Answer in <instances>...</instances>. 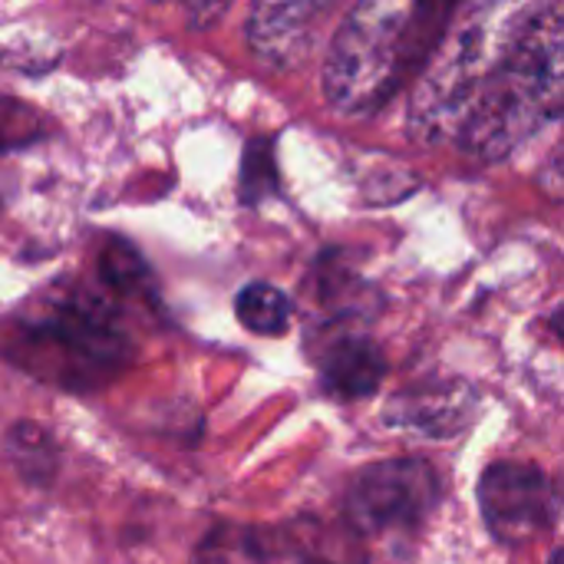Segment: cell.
I'll return each instance as SVG.
<instances>
[{"label":"cell","mask_w":564,"mask_h":564,"mask_svg":"<svg viewBox=\"0 0 564 564\" xmlns=\"http://www.w3.org/2000/svg\"><path fill=\"white\" fill-rule=\"evenodd\" d=\"M3 459L23 482L50 486L53 476H56V466H59V449H56L53 436L43 426H36L30 420H20L3 436Z\"/></svg>","instance_id":"cell-11"},{"label":"cell","mask_w":564,"mask_h":564,"mask_svg":"<svg viewBox=\"0 0 564 564\" xmlns=\"http://www.w3.org/2000/svg\"><path fill=\"white\" fill-rule=\"evenodd\" d=\"M327 3L294 0V3H254L245 20V40L258 63L278 73L297 69L317 40V23Z\"/></svg>","instance_id":"cell-9"},{"label":"cell","mask_w":564,"mask_h":564,"mask_svg":"<svg viewBox=\"0 0 564 564\" xmlns=\"http://www.w3.org/2000/svg\"><path fill=\"white\" fill-rule=\"evenodd\" d=\"M482 413V393L466 377H423L400 387L380 410V423L390 433L446 443L476 426Z\"/></svg>","instance_id":"cell-7"},{"label":"cell","mask_w":564,"mask_h":564,"mask_svg":"<svg viewBox=\"0 0 564 564\" xmlns=\"http://www.w3.org/2000/svg\"><path fill=\"white\" fill-rule=\"evenodd\" d=\"M129 334L119 311L86 291L50 294L46 304L23 324L20 367L46 383L73 393H89L112 383L132 360Z\"/></svg>","instance_id":"cell-4"},{"label":"cell","mask_w":564,"mask_h":564,"mask_svg":"<svg viewBox=\"0 0 564 564\" xmlns=\"http://www.w3.org/2000/svg\"><path fill=\"white\" fill-rule=\"evenodd\" d=\"M225 13V7H188V20H192V26H205V20H215V17H221Z\"/></svg>","instance_id":"cell-17"},{"label":"cell","mask_w":564,"mask_h":564,"mask_svg":"<svg viewBox=\"0 0 564 564\" xmlns=\"http://www.w3.org/2000/svg\"><path fill=\"white\" fill-rule=\"evenodd\" d=\"M311 294L327 311L324 324H357L380 311V291L364 281L354 264L340 261V251H324L311 268Z\"/></svg>","instance_id":"cell-10"},{"label":"cell","mask_w":564,"mask_h":564,"mask_svg":"<svg viewBox=\"0 0 564 564\" xmlns=\"http://www.w3.org/2000/svg\"><path fill=\"white\" fill-rule=\"evenodd\" d=\"M235 314L258 337H284L294 324V301L268 281H251L235 294Z\"/></svg>","instance_id":"cell-12"},{"label":"cell","mask_w":564,"mask_h":564,"mask_svg":"<svg viewBox=\"0 0 564 564\" xmlns=\"http://www.w3.org/2000/svg\"><path fill=\"white\" fill-rule=\"evenodd\" d=\"M443 502V476L423 456H393L354 473L344 519L354 535L390 539L420 532Z\"/></svg>","instance_id":"cell-5"},{"label":"cell","mask_w":564,"mask_h":564,"mask_svg":"<svg viewBox=\"0 0 564 564\" xmlns=\"http://www.w3.org/2000/svg\"><path fill=\"white\" fill-rule=\"evenodd\" d=\"M539 3L456 7L440 46L406 93L403 129L420 145L459 142Z\"/></svg>","instance_id":"cell-2"},{"label":"cell","mask_w":564,"mask_h":564,"mask_svg":"<svg viewBox=\"0 0 564 564\" xmlns=\"http://www.w3.org/2000/svg\"><path fill=\"white\" fill-rule=\"evenodd\" d=\"M558 119H564V3H539L459 145L479 162H499Z\"/></svg>","instance_id":"cell-3"},{"label":"cell","mask_w":564,"mask_h":564,"mask_svg":"<svg viewBox=\"0 0 564 564\" xmlns=\"http://www.w3.org/2000/svg\"><path fill=\"white\" fill-rule=\"evenodd\" d=\"M99 278L106 288L126 297L139 301H155V278L149 271V261L139 254L135 245L122 238H109L102 254H99Z\"/></svg>","instance_id":"cell-13"},{"label":"cell","mask_w":564,"mask_h":564,"mask_svg":"<svg viewBox=\"0 0 564 564\" xmlns=\"http://www.w3.org/2000/svg\"><path fill=\"white\" fill-rule=\"evenodd\" d=\"M549 564H564V549H558V552L552 555V562H549Z\"/></svg>","instance_id":"cell-19"},{"label":"cell","mask_w":564,"mask_h":564,"mask_svg":"<svg viewBox=\"0 0 564 564\" xmlns=\"http://www.w3.org/2000/svg\"><path fill=\"white\" fill-rule=\"evenodd\" d=\"M549 330L555 334V340L564 347V304L552 311V317H549Z\"/></svg>","instance_id":"cell-18"},{"label":"cell","mask_w":564,"mask_h":564,"mask_svg":"<svg viewBox=\"0 0 564 564\" xmlns=\"http://www.w3.org/2000/svg\"><path fill=\"white\" fill-rule=\"evenodd\" d=\"M278 139L274 135H254L245 142L241 152V175H238V198L248 208H258L281 195V175H278Z\"/></svg>","instance_id":"cell-14"},{"label":"cell","mask_w":564,"mask_h":564,"mask_svg":"<svg viewBox=\"0 0 564 564\" xmlns=\"http://www.w3.org/2000/svg\"><path fill=\"white\" fill-rule=\"evenodd\" d=\"M479 512L496 542L519 549L555 529L562 516V492L552 476L532 463H489L476 486Z\"/></svg>","instance_id":"cell-6"},{"label":"cell","mask_w":564,"mask_h":564,"mask_svg":"<svg viewBox=\"0 0 564 564\" xmlns=\"http://www.w3.org/2000/svg\"><path fill=\"white\" fill-rule=\"evenodd\" d=\"M453 17L456 3L367 0L350 7L321 69L327 106L347 119L380 112L416 83Z\"/></svg>","instance_id":"cell-1"},{"label":"cell","mask_w":564,"mask_h":564,"mask_svg":"<svg viewBox=\"0 0 564 564\" xmlns=\"http://www.w3.org/2000/svg\"><path fill=\"white\" fill-rule=\"evenodd\" d=\"M311 357L317 367V383L334 403L370 400L387 377L380 344L354 324H324L321 337L311 344Z\"/></svg>","instance_id":"cell-8"},{"label":"cell","mask_w":564,"mask_h":564,"mask_svg":"<svg viewBox=\"0 0 564 564\" xmlns=\"http://www.w3.org/2000/svg\"><path fill=\"white\" fill-rule=\"evenodd\" d=\"M43 129H46V122L30 102L0 96V152L20 149V145H30L36 139H43L46 135Z\"/></svg>","instance_id":"cell-15"},{"label":"cell","mask_w":564,"mask_h":564,"mask_svg":"<svg viewBox=\"0 0 564 564\" xmlns=\"http://www.w3.org/2000/svg\"><path fill=\"white\" fill-rule=\"evenodd\" d=\"M539 188L549 195V198H555V202H564V135L552 145V152H549V159H545V165L539 169Z\"/></svg>","instance_id":"cell-16"}]
</instances>
